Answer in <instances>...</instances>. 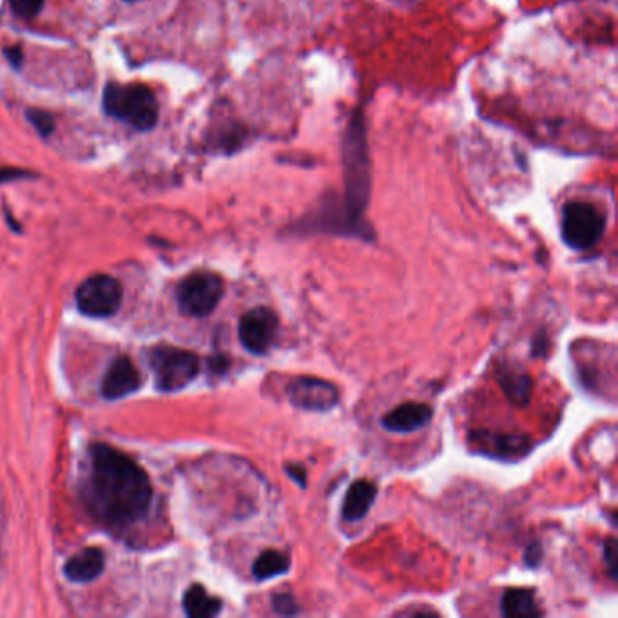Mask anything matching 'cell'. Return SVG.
<instances>
[{
    "label": "cell",
    "instance_id": "obj_1",
    "mask_svg": "<svg viewBox=\"0 0 618 618\" xmlns=\"http://www.w3.org/2000/svg\"><path fill=\"white\" fill-rule=\"evenodd\" d=\"M153 486L144 468L109 445L91 446L86 501L91 513L109 526L140 521L151 506Z\"/></svg>",
    "mask_w": 618,
    "mask_h": 618
},
{
    "label": "cell",
    "instance_id": "obj_2",
    "mask_svg": "<svg viewBox=\"0 0 618 618\" xmlns=\"http://www.w3.org/2000/svg\"><path fill=\"white\" fill-rule=\"evenodd\" d=\"M345 158V198L336 213L321 211L318 223L325 231L370 238L365 211L370 200V162H368L367 129L361 111H356L343 140Z\"/></svg>",
    "mask_w": 618,
    "mask_h": 618
},
{
    "label": "cell",
    "instance_id": "obj_3",
    "mask_svg": "<svg viewBox=\"0 0 618 618\" xmlns=\"http://www.w3.org/2000/svg\"><path fill=\"white\" fill-rule=\"evenodd\" d=\"M102 107L106 115L138 131H151L160 116L155 93L142 84H107Z\"/></svg>",
    "mask_w": 618,
    "mask_h": 618
},
{
    "label": "cell",
    "instance_id": "obj_4",
    "mask_svg": "<svg viewBox=\"0 0 618 618\" xmlns=\"http://www.w3.org/2000/svg\"><path fill=\"white\" fill-rule=\"evenodd\" d=\"M606 231V216L597 205L570 202L562 211V240L575 251L593 249Z\"/></svg>",
    "mask_w": 618,
    "mask_h": 618
},
{
    "label": "cell",
    "instance_id": "obj_5",
    "mask_svg": "<svg viewBox=\"0 0 618 618\" xmlns=\"http://www.w3.org/2000/svg\"><path fill=\"white\" fill-rule=\"evenodd\" d=\"M155 372L156 387L162 392H176L187 387L200 372L196 354L176 347H156L149 352Z\"/></svg>",
    "mask_w": 618,
    "mask_h": 618
},
{
    "label": "cell",
    "instance_id": "obj_6",
    "mask_svg": "<svg viewBox=\"0 0 618 618\" xmlns=\"http://www.w3.org/2000/svg\"><path fill=\"white\" fill-rule=\"evenodd\" d=\"M223 281L214 272L200 271L187 276L176 289L178 309L191 318H205L223 298Z\"/></svg>",
    "mask_w": 618,
    "mask_h": 618
},
{
    "label": "cell",
    "instance_id": "obj_7",
    "mask_svg": "<svg viewBox=\"0 0 618 618\" xmlns=\"http://www.w3.org/2000/svg\"><path fill=\"white\" fill-rule=\"evenodd\" d=\"M124 298V290L120 281L97 274L87 278L77 290V305L80 312L91 318H109L120 309Z\"/></svg>",
    "mask_w": 618,
    "mask_h": 618
},
{
    "label": "cell",
    "instance_id": "obj_8",
    "mask_svg": "<svg viewBox=\"0 0 618 618\" xmlns=\"http://www.w3.org/2000/svg\"><path fill=\"white\" fill-rule=\"evenodd\" d=\"M280 332V319L269 307H256L240 319V341L254 356H263L276 343Z\"/></svg>",
    "mask_w": 618,
    "mask_h": 618
},
{
    "label": "cell",
    "instance_id": "obj_9",
    "mask_svg": "<svg viewBox=\"0 0 618 618\" xmlns=\"http://www.w3.org/2000/svg\"><path fill=\"white\" fill-rule=\"evenodd\" d=\"M290 403L307 412H329L339 403V390L334 383L312 376H298L287 385Z\"/></svg>",
    "mask_w": 618,
    "mask_h": 618
},
{
    "label": "cell",
    "instance_id": "obj_10",
    "mask_svg": "<svg viewBox=\"0 0 618 618\" xmlns=\"http://www.w3.org/2000/svg\"><path fill=\"white\" fill-rule=\"evenodd\" d=\"M470 446L475 454L490 455L499 459H519L532 450V441L521 434L475 430L470 434Z\"/></svg>",
    "mask_w": 618,
    "mask_h": 618
},
{
    "label": "cell",
    "instance_id": "obj_11",
    "mask_svg": "<svg viewBox=\"0 0 618 618\" xmlns=\"http://www.w3.org/2000/svg\"><path fill=\"white\" fill-rule=\"evenodd\" d=\"M140 383H142L140 372L129 359H115L113 365L107 368L102 381V394L107 399H120L136 392L140 388Z\"/></svg>",
    "mask_w": 618,
    "mask_h": 618
},
{
    "label": "cell",
    "instance_id": "obj_12",
    "mask_svg": "<svg viewBox=\"0 0 618 618\" xmlns=\"http://www.w3.org/2000/svg\"><path fill=\"white\" fill-rule=\"evenodd\" d=\"M432 419V408L423 403H403L390 410L381 419V425L394 434H410L428 425Z\"/></svg>",
    "mask_w": 618,
    "mask_h": 618
},
{
    "label": "cell",
    "instance_id": "obj_13",
    "mask_svg": "<svg viewBox=\"0 0 618 618\" xmlns=\"http://www.w3.org/2000/svg\"><path fill=\"white\" fill-rule=\"evenodd\" d=\"M377 486L367 479L350 484L345 501L341 506V517L347 522H358L367 517L368 510L376 501Z\"/></svg>",
    "mask_w": 618,
    "mask_h": 618
},
{
    "label": "cell",
    "instance_id": "obj_14",
    "mask_svg": "<svg viewBox=\"0 0 618 618\" xmlns=\"http://www.w3.org/2000/svg\"><path fill=\"white\" fill-rule=\"evenodd\" d=\"M104 570V553L98 548H86L73 555L66 566L64 573L71 582H91L97 579Z\"/></svg>",
    "mask_w": 618,
    "mask_h": 618
},
{
    "label": "cell",
    "instance_id": "obj_15",
    "mask_svg": "<svg viewBox=\"0 0 618 618\" xmlns=\"http://www.w3.org/2000/svg\"><path fill=\"white\" fill-rule=\"evenodd\" d=\"M501 613L506 618H537L541 617L542 609L535 599V591L512 588L504 591Z\"/></svg>",
    "mask_w": 618,
    "mask_h": 618
},
{
    "label": "cell",
    "instance_id": "obj_16",
    "mask_svg": "<svg viewBox=\"0 0 618 618\" xmlns=\"http://www.w3.org/2000/svg\"><path fill=\"white\" fill-rule=\"evenodd\" d=\"M184 609L189 617H216L222 611V600L211 597L200 584H194L185 593Z\"/></svg>",
    "mask_w": 618,
    "mask_h": 618
},
{
    "label": "cell",
    "instance_id": "obj_17",
    "mask_svg": "<svg viewBox=\"0 0 618 618\" xmlns=\"http://www.w3.org/2000/svg\"><path fill=\"white\" fill-rule=\"evenodd\" d=\"M290 570V559L278 550H265L252 564V575L256 580H269L285 575Z\"/></svg>",
    "mask_w": 618,
    "mask_h": 618
},
{
    "label": "cell",
    "instance_id": "obj_18",
    "mask_svg": "<svg viewBox=\"0 0 618 618\" xmlns=\"http://www.w3.org/2000/svg\"><path fill=\"white\" fill-rule=\"evenodd\" d=\"M499 383L501 388L506 392V396L512 399L513 403L517 405H526L532 397V379L530 376H526L524 372H515V370H508L504 368L499 372Z\"/></svg>",
    "mask_w": 618,
    "mask_h": 618
},
{
    "label": "cell",
    "instance_id": "obj_19",
    "mask_svg": "<svg viewBox=\"0 0 618 618\" xmlns=\"http://www.w3.org/2000/svg\"><path fill=\"white\" fill-rule=\"evenodd\" d=\"M26 116H28L29 124L37 129L40 136L46 138V136L53 135L55 120H53V116L49 115L48 111L33 107V109L26 111Z\"/></svg>",
    "mask_w": 618,
    "mask_h": 618
},
{
    "label": "cell",
    "instance_id": "obj_20",
    "mask_svg": "<svg viewBox=\"0 0 618 618\" xmlns=\"http://www.w3.org/2000/svg\"><path fill=\"white\" fill-rule=\"evenodd\" d=\"M13 13L20 19H35L44 8V0H8Z\"/></svg>",
    "mask_w": 618,
    "mask_h": 618
},
{
    "label": "cell",
    "instance_id": "obj_21",
    "mask_svg": "<svg viewBox=\"0 0 618 618\" xmlns=\"http://www.w3.org/2000/svg\"><path fill=\"white\" fill-rule=\"evenodd\" d=\"M272 608H274L278 615H285V617L300 613V606H298V602L290 593H276L272 597Z\"/></svg>",
    "mask_w": 618,
    "mask_h": 618
},
{
    "label": "cell",
    "instance_id": "obj_22",
    "mask_svg": "<svg viewBox=\"0 0 618 618\" xmlns=\"http://www.w3.org/2000/svg\"><path fill=\"white\" fill-rule=\"evenodd\" d=\"M28 178H33V173L28 169L0 165V184H10V182H17V180H28Z\"/></svg>",
    "mask_w": 618,
    "mask_h": 618
},
{
    "label": "cell",
    "instance_id": "obj_23",
    "mask_svg": "<svg viewBox=\"0 0 618 618\" xmlns=\"http://www.w3.org/2000/svg\"><path fill=\"white\" fill-rule=\"evenodd\" d=\"M604 561L608 564L609 577L615 580L617 577V541L611 537L604 546Z\"/></svg>",
    "mask_w": 618,
    "mask_h": 618
},
{
    "label": "cell",
    "instance_id": "obj_24",
    "mask_svg": "<svg viewBox=\"0 0 618 618\" xmlns=\"http://www.w3.org/2000/svg\"><path fill=\"white\" fill-rule=\"evenodd\" d=\"M285 474L289 475L294 483L300 484L301 488L307 486V470L301 464H285Z\"/></svg>",
    "mask_w": 618,
    "mask_h": 618
},
{
    "label": "cell",
    "instance_id": "obj_25",
    "mask_svg": "<svg viewBox=\"0 0 618 618\" xmlns=\"http://www.w3.org/2000/svg\"><path fill=\"white\" fill-rule=\"evenodd\" d=\"M4 55H6V58L10 60L13 68H20V66H22V62H24V51H22L20 46H11V48L4 51Z\"/></svg>",
    "mask_w": 618,
    "mask_h": 618
},
{
    "label": "cell",
    "instance_id": "obj_26",
    "mask_svg": "<svg viewBox=\"0 0 618 618\" xmlns=\"http://www.w3.org/2000/svg\"><path fill=\"white\" fill-rule=\"evenodd\" d=\"M526 562L530 564V566H537L539 562H541V548L535 544L532 546L530 550H528V555H526Z\"/></svg>",
    "mask_w": 618,
    "mask_h": 618
},
{
    "label": "cell",
    "instance_id": "obj_27",
    "mask_svg": "<svg viewBox=\"0 0 618 618\" xmlns=\"http://www.w3.org/2000/svg\"><path fill=\"white\" fill-rule=\"evenodd\" d=\"M126 2H138V0H126Z\"/></svg>",
    "mask_w": 618,
    "mask_h": 618
}]
</instances>
